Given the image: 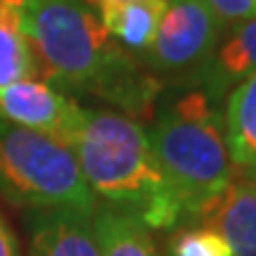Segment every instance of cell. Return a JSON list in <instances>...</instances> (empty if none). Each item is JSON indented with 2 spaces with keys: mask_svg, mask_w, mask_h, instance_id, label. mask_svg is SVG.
Segmentation results:
<instances>
[{
  "mask_svg": "<svg viewBox=\"0 0 256 256\" xmlns=\"http://www.w3.org/2000/svg\"><path fill=\"white\" fill-rule=\"evenodd\" d=\"M19 26L36 76L57 90L90 92L133 114L159 92V78L138 66L83 0H24Z\"/></svg>",
  "mask_w": 256,
  "mask_h": 256,
  "instance_id": "obj_1",
  "label": "cell"
},
{
  "mask_svg": "<svg viewBox=\"0 0 256 256\" xmlns=\"http://www.w3.org/2000/svg\"><path fill=\"white\" fill-rule=\"evenodd\" d=\"M72 150L98 204L152 230H174L183 223L180 202L152 154L147 130L136 119L119 112L86 110Z\"/></svg>",
  "mask_w": 256,
  "mask_h": 256,
  "instance_id": "obj_2",
  "label": "cell"
},
{
  "mask_svg": "<svg viewBox=\"0 0 256 256\" xmlns=\"http://www.w3.org/2000/svg\"><path fill=\"white\" fill-rule=\"evenodd\" d=\"M156 164L180 202L183 220L194 223L235 178L223 119L202 90L166 107L147 130Z\"/></svg>",
  "mask_w": 256,
  "mask_h": 256,
  "instance_id": "obj_3",
  "label": "cell"
},
{
  "mask_svg": "<svg viewBox=\"0 0 256 256\" xmlns=\"http://www.w3.org/2000/svg\"><path fill=\"white\" fill-rule=\"evenodd\" d=\"M0 200L26 211L74 209L95 214L72 147L0 119Z\"/></svg>",
  "mask_w": 256,
  "mask_h": 256,
  "instance_id": "obj_4",
  "label": "cell"
},
{
  "mask_svg": "<svg viewBox=\"0 0 256 256\" xmlns=\"http://www.w3.org/2000/svg\"><path fill=\"white\" fill-rule=\"evenodd\" d=\"M216 17L200 0H166L164 17L145 55V69L156 78L197 83L220 40Z\"/></svg>",
  "mask_w": 256,
  "mask_h": 256,
  "instance_id": "obj_5",
  "label": "cell"
},
{
  "mask_svg": "<svg viewBox=\"0 0 256 256\" xmlns=\"http://www.w3.org/2000/svg\"><path fill=\"white\" fill-rule=\"evenodd\" d=\"M0 119L72 147L83 126L86 110L55 86L26 78L0 88Z\"/></svg>",
  "mask_w": 256,
  "mask_h": 256,
  "instance_id": "obj_6",
  "label": "cell"
},
{
  "mask_svg": "<svg viewBox=\"0 0 256 256\" xmlns=\"http://www.w3.org/2000/svg\"><path fill=\"white\" fill-rule=\"evenodd\" d=\"M252 74H256V17L228 28L197 83H202V92L209 100H216Z\"/></svg>",
  "mask_w": 256,
  "mask_h": 256,
  "instance_id": "obj_7",
  "label": "cell"
},
{
  "mask_svg": "<svg viewBox=\"0 0 256 256\" xmlns=\"http://www.w3.org/2000/svg\"><path fill=\"white\" fill-rule=\"evenodd\" d=\"M31 252L36 256H100L92 214L74 209L31 211Z\"/></svg>",
  "mask_w": 256,
  "mask_h": 256,
  "instance_id": "obj_8",
  "label": "cell"
},
{
  "mask_svg": "<svg viewBox=\"0 0 256 256\" xmlns=\"http://www.w3.org/2000/svg\"><path fill=\"white\" fill-rule=\"evenodd\" d=\"M194 223L220 232L232 256H256V183L235 176L218 202Z\"/></svg>",
  "mask_w": 256,
  "mask_h": 256,
  "instance_id": "obj_9",
  "label": "cell"
},
{
  "mask_svg": "<svg viewBox=\"0 0 256 256\" xmlns=\"http://www.w3.org/2000/svg\"><path fill=\"white\" fill-rule=\"evenodd\" d=\"M166 0H116L98 10V17L126 52L145 55L164 17Z\"/></svg>",
  "mask_w": 256,
  "mask_h": 256,
  "instance_id": "obj_10",
  "label": "cell"
},
{
  "mask_svg": "<svg viewBox=\"0 0 256 256\" xmlns=\"http://www.w3.org/2000/svg\"><path fill=\"white\" fill-rule=\"evenodd\" d=\"M223 130L235 176H247L256 166V74L228 92Z\"/></svg>",
  "mask_w": 256,
  "mask_h": 256,
  "instance_id": "obj_11",
  "label": "cell"
},
{
  "mask_svg": "<svg viewBox=\"0 0 256 256\" xmlns=\"http://www.w3.org/2000/svg\"><path fill=\"white\" fill-rule=\"evenodd\" d=\"M92 228L100 256H162L154 238L142 223L104 204L95 206Z\"/></svg>",
  "mask_w": 256,
  "mask_h": 256,
  "instance_id": "obj_12",
  "label": "cell"
},
{
  "mask_svg": "<svg viewBox=\"0 0 256 256\" xmlns=\"http://www.w3.org/2000/svg\"><path fill=\"white\" fill-rule=\"evenodd\" d=\"M26 78H38L36 62L19 26V17L0 19V88Z\"/></svg>",
  "mask_w": 256,
  "mask_h": 256,
  "instance_id": "obj_13",
  "label": "cell"
},
{
  "mask_svg": "<svg viewBox=\"0 0 256 256\" xmlns=\"http://www.w3.org/2000/svg\"><path fill=\"white\" fill-rule=\"evenodd\" d=\"M171 256H232L228 240L209 226L190 223L178 228L168 242Z\"/></svg>",
  "mask_w": 256,
  "mask_h": 256,
  "instance_id": "obj_14",
  "label": "cell"
},
{
  "mask_svg": "<svg viewBox=\"0 0 256 256\" xmlns=\"http://www.w3.org/2000/svg\"><path fill=\"white\" fill-rule=\"evenodd\" d=\"M223 28L256 17V0H200Z\"/></svg>",
  "mask_w": 256,
  "mask_h": 256,
  "instance_id": "obj_15",
  "label": "cell"
},
{
  "mask_svg": "<svg viewBox=\"0 0 256 256\" xmlns=\"http://www.w3.org/2000/svg\"><path fill=\"white\" fill-rule=\"evenodd\" d=\"M0 256H22L17 235L2 214H0Z\"/></svg>",
  "mask_w": 256,
  "mask_h": 256,
  "instance_id": "obj_16",
  "label": "cell"
},
{
  "mask_svg": "<svg viewBox=\"0 0 256 256\" xmlns=\"http://www.w3.org/2000/svg\"><path fill=\"white\" fill-rule=\"evenodd\" d=\"M24 0H0V19H10V17H19Z\"/></svg>",
  "mask_w": 256,
  "mask_h": 256,
  "instance_id": "obj_17",
  "label": "cell"
},
{
  "mask_svg": "<svg viewBox=\"0 0 256 256\" xmlns=\"http://www.w3.org/2000/svg\"><path fill=\"white\" fill-rule=\"evenodd\" d=\"M88 8H92V10H100L102 5H107V2H116V0H83Z\"/></svg>",
  "mask_w": 256,
  "mask_h": 256,
  "instance_id": "obj_18",
  "label": "cell"
},
{
  "mask_svg": "<svg viewBox=\"0 0 256 256\" xmlns=\"http://www.w3.org/2000/svg\"><path fill=\"white\" fill-rule=\"evenodd\" d=\"M240 178H249V180H254V183H256V166L252 168V171H249L247 176H240Z\"/></svg>",
  "mask_w": 256,
  "mask_h": 256,
  "instance_id": "obj_19",
  "label": "cell"
},
{
  "mask_svg": "<svg viewBox=\"0 0 256 256\" xmlns=\"http://www.w3.org/2000/svg\"><path fill=\"white\" fill-rule=\"evenodd\" d=\"M28 256H36V254H34V252H31V254H28Z\"/></svg>",
  "mask_w": 256,
  "mask_h": 256,
  "instance_id": "obj_20",
  "label": "cell"
}]
</instances>
